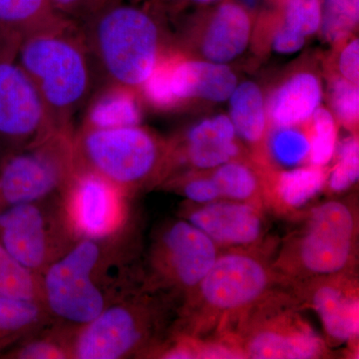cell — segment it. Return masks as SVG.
Returning <instances> with one entry per match:
<instances>
[{"mask_svg": "<svg viewBox=\"0 0 359 359\" xmlns=\"http://www.w3.org/2000/svg\"><path fill=\"white\" fill-rule=\"evenodd\" d=\"M230 117L236 133L250 143L264 138L268 125L266 100L259 85L252 81L238 84L229 98Z\"/></svg>", "mask_w": 359, "mask_h": 359, "instance_id": "cell-22", "label": "cell"}, {"mask_svg": "<svg viewBox=\"0 0 359 359\" xmlns=\"http://www.w3.org/2000/svg\"><path fill=\"white\" fill-rule=\"evenodd\" d=\"M311 301L330 339L344 342L358 334V301L344 287L325 283L316 290Z\"/></svg>", "mask_w": 359, "mask_h": 359, "instance_id": "cell-21", "label": "cell"}, {"mask_svg": "<svg viewBox=\"0 0 359 359\" xmlns=\"http://www.w3.org/2000/svg\"><path fill=\"white\" fill-rule=\"evenodd\" d=\"M161 18L150 7L117 0L82 21L80 29L103 84L140 92L166 50Z\"/></svg>", "mask_w": 359, "mask_h": 359, "instance_id": "cell-1", "label": "cell"}, {"mask_svg": "<svg viewBox=\"0 0 359 359\" xmlns=\"http://www.w3.org/2000/svg\"><path fill=\"white\" fill-rule=\"evenodd\" d=\"M237 85V75L228 65L171 52L170 87L176 107L190 100L224 102Z\"/></svg>", "mask_w": 359, "mask_h": 359, "instance_id": "cell-12", "label": "cell"}, {"mask_svg": "<svg viewBox=\"0 0 359 359\" xmlns=\"http://www.w3.org/2000/svg\"><path fill=\"white\" fill-rule=\"evenodd\" d=\"M219 0H149V7L160 15H178L191 6H209Z\"/></svg>", "mask_w": 359, "mask_h": 359, "instance_id": "cell-36", "label": "cell"}, {"mask_svg": "<svg viewBox=\"0 0 359 359\" xmlns=\"http://www.w3.org/2000/svg\"><path fill=\"white\" fill-rule=\"evenodd\" d=\"M145 334L143 320L126 306H106L93 320L83 325L73 347L79 359H117L128 355Z\"/></svg>", "mask_w": 359, "mask_h": 359, "instance_id": "cell-11", "label": "cell"}, {"mask_svg": "<svg viewBox=\"0 0 359 359\" xmlns=\"http://www.w3.org/2000/svg\"><path fill=\"white\" fill-rule=\"evenodd\" d=\"M276 20L308 39L320 32L323 18L321 0H271Z\"/></svg>", "mask_w": 359, "mask_h": 359, "instance_id": "cell-24", "label": "cell"}, {"mask_svg": "<svg viewBox=\"0 0 359 359\" xmlns=\"http://www.w3.org/2000/svg\"><path fill=\"white\" fill-rule=\"evenodd\" d=\"M139 92L118 85L102 84L88 101L83 126L117 128L135 126L141 121Z\"/></svg>", "mask_w": 359, "mask_h": 359, "instance_id": "cell-20", "label": "cell"}, {"mask_svg": "<svg viewBox=\"0 0 359 359\" xmlns=\"http://www.w3.org/2000/svg\"><path fill=\"white\" fill-rule=\"evenodd\" d=\"M1 245L21 264L34 271L48 256L46 222L34 203L11 205L0 212Z\"/></svg>", "mask_w": 359, "mask_h": 359, "instance_id": "cell-14", "label": "cell"}, {"mask_svg": "<svg viewBox=\"0 0 359 359\" xmlns=\"http://www.w3.org/2000/svg\"><path fill=\"white\" fill-rule=\"evenodd\" d=\"M183 191L189 200L203 205L215 202L221 198L212 178L190 180L184 185Z\"/></svg>", "mask_w": 359, "mask_h": 359, "instance_id": "cell-35", "label": "cell"}, {"mask_svg": "<svg viewBox=\"0 0 359 359\" xmlns=\"http://www.w3.org/2000/svg\"><path fill=\"white\" fill-rule=\"evenodd\" d=\"M18 43L0 49V137L14 145L36 143L56 128L32 79L16 59Z\"/></svg>", "mask_w": 359, "mask_h": 359, "instance_id": "cell-6", "label": "cell"}, {"mask_svg": "<svg viewBox=\"0 0 359 359\" xmlns=\"http://www.w3.org/2000/svg\"><path fill=\"white\" fill-rule=\"evenodd\" d=\"M269 283L268 271L256 259L229 254L216 259L198 287L210 308L233 311L256 302Z\"/></svg>", "mask_w": 359, "mask_h": 359, "instance_id": "cell-10", "label": "cell"}, {"mask_svg": "<svg viewBox=\"0 0 359 359\" xmlns=\"http://www.w3.org/2000/svg\"><path fill=\"white\" fill-rule=\"evenodd\" d=\"M328 98L337 119L344 126L354 128L359 118L358 84L332 75L328 82Z\"/></svg>", "mask_w": 359, "mask_h": 359, "instance_id": "cell-30", "label": "cell"}, {"mask_svg": "<svg viewBox=\"0 0 359 359\" xmlns=\"http://www.w3.org/2000/svg\"><path fill=\"white\" fill-rule=\"evenodd\" d=\"M355 229V219L346 205L332 201L318 205L299 241L302 268L318 276L340 273L351 261Z\"/></svg>", "mask_w": 359, "mask_h": 359, "instance_id": "cell-7", "label": "cell"}, {"mask_svg": "<svg viewBox=\"0 0 359 359\" xmlns=\"http://www.w3.org/2000/svg\"><path fill=\"white\" fill-rule=\"evenodd\" d=\"M306 37L290 29L282 23H276L275 32L271 36V48L276 53L292 54L301 50L306 44Z\"/></svg>", "mask_w": 359, "mask_h": 359, "instance_id": "cell-33", "label": "cell"}, {"mask_svg": "<svg viewBox=\"0 0 359 359\" xmlns=\"http://www.w3.org/2000/svg\"><path fill=\"white\" fill-rule=\"evenodd\" d=\"M68 216L83 238L99 240L122 224V189L89 171H76L69 182Z\"/></svg>", "mask_w": 359, "mask_h": 359, "instance_id": "cell-8", "label": "cell"}, {"mask_svg": "<svg viewBox=\"0 0 359 359\" xmlns=\"http://www.w3.org/2000/svg\"><path fill=\"white\" fill-rule=\"evenodd\" d=\"M75 21L62 15L51 0H0V39L20 43L35 33Z\"/></svg>", "mask_w": 359, "mask_h": 359, "instance_id": "cell-19", "label": "cell"}, {"mask_svg": "<svg viewBox=\"0 0 359 359\" xmlns=\"http://www.w3.org/2000/svg\"><path fill=\"white\" fill-rule=\"evenodd\" d=\"M73 133L55 130L4 162L0 196L9 205L35 203L69 183L76 172Z\"/></svg>", "mask_w": 359, "mask_h": 359, "instance_id": "cell-4", "label": "cell"}, {"mask_svg": "<svg viewBox=\"0 0 359 359\" xmlns=\"http://www.w3.org/2000/svg\"><path fill=\"white\" fill-rule=\"evenodd\" d=\"M196 14L192 45L201 59L226 63L244 53L252 37V16L235 0H219Z\"/></svg>", "mask_w": 359, "mask_h": 359, "instance_id": "cell-9", "label": "cell"}, {"mask_svg": "<svg viewBox=\"0 0 359 359\" xmlns=\"http://www.w3.org/2000/svg\"><path fill=\"white\" fill-rule=\"evenodd\" d=\"M114 1H117V0H87V16H88L90 13L96 11L97 9L106 6V4H109L111 2Z\"/></svg>", "mask_w": 359, "mask_h": 359, "instance_id": "cell-39", "label": "cell"}, {"mask_svg": "<svg viewBox=\"0 0 359 359\" xmlns=\"http://www.w3.org/2000/svg\"><path fill=\"white\" fill-rule=\"evenodd\" d=\"M100 259L96 240L83 238L47 269L43 292L52 313L83 327L107 306L105 295L94 280Z\"/></svg>", "mask_w": 359, "mask_h": 359, "instance_id": "cell-5", "label": "cell"}, {"mask_svg": "<svg viewBox=\"0 0 359 359\" xmlns=\"http://www.w3.org/2000/svg\"><path fill=\"white\" fill-rule=\"evenodd\" d=\"M323 98L320 77L311 71L295 72L278 85L266 100V115L275 127L309 121Z\"/></svg>", "mask_w": 359, "mask_h": 359, "instance_id": "cell-16", "label": "cell"}, {"mask_svg": "<svg viewBox=\"0 0 359 359\" xmlns=\"http://www.w3.org/2000/svg\"><path fill=\"white\" fill-rule=\"evenodd\" d=\"M339 75L344 79L358 84L359 81V41L358 39H351L340 50L339 55Z\"/></svg>", "mask_w": 359, "mask_h": 359, "instance_id": "cell-34", "label": "cell"}, {"mask_svg": "<svg viewBox=\"0 0 359 359\" xmlns=\"http://www.w3.org/2000/svg\"><path fill=\"white\" fill-rule=\"evenodd\" d=\"M327 181L323 167L295 168L283 172L278 180V192L290 207H302L320 192Z\"/></svg>", "mask_w": 359, "mask_h": 359, "instance_id": "cell-23", "label": "cell"}, {"mask_svg": "<svg viewBox=\"0 0 359 359\" xmlns=\"http://www.w3.org/2000/svg\"><path fill=\"white\" fill-rule=\"evenodd\" d=\"M162 254L169 275L185 287H198L218 259L216 244L185 221L168 229L163 237Z\"/></svg>", "mask_w": 359, "mask_h": 359, "instance_id": "cell-13", "label": "cell"}, {"mask_svg": "<svg viewBox=\"0 0 359 359\" xmlns=\"http://www.w3.org/2000/svg\"><path fill=\"white\" fill-rule=\"evenodd\" d=\"M18 358L26 359L65 358V351L55 344L47 341H36L23 347Z\"/></svg>", "mask_w": 359, "mask_h": 359, "instance_id": "cell-37", "label": "cell"}, {"mask_svg": "<svg viewBox=\"0 0 359 359\" xmlns=\"http://www.w3.org/2000/svg\"><path fill=\"white\" fill-rule=\"evenodd\" d=\"M237 133L230 117L216 115L203 120L187 133L185 155L199 169H214L237 157Z\"/></svg>", "mask_w": 359, "mask_h": 359, "instance_id": "cell-18", "label": "cell"}, {"mask_svg": "<svg viewBox=\"0 0 359 359\" xmlns=\"http://www.w3.org/2000/svg\"><path fill=\"white\" fill-rule=\"evenodd\" d=\"M320 32L325 40L339 43L358 25L359 0H321Z\"/></svg>", "mask_w": 359, "mask_h": 359, "instance_id": "cell-26", "label": "cell"}, {"mask_svg": "<svg viewBox=\"0 0 359 359\" xmlns=\"http://www.w3.org/2000/svg\"><path fill=\"white\" fill-rule=\"evenodd\" d=\"M211 178L218 189L219 196L231 200L249 199L257 189L254 172L245 165L233 161L217 167Z\"/></svg>", "mask_w": 359, "mask_h": 359, "instance_id": "cell-28", "label": "cell"}, {"mask_svg": "<svg viewBox=\"0 0 359 359\" xmlns=\"http://www.w3.org/2000/svg\"><path fill=\"white\" fill-rule=\"evenodd\" d=\"M295 127H275L269 136V153L283 166H299L309 159V137Z\"/></svg>", "mask_w": 359, "mask_h": 359, "instance_id": "cell-27", "label": "cell"}, {"mask_svg": "<svg viewBox=\"0 0 359 359\" xmlns=\"http://www.w3.org/2000/svg\"><path fill=\"white\" fill-rule=\"evenodd\" d=\"M41 309L36 301L0 295V334L21 332L39 323Z\"/></svg>", "mask_w": 359, "mask_h": 359, "instance_id": "cell-31", "label": "cell"}, {"mask_svg": "<svg viewBox=\"0 0 359 359\" xmlns=\"http://www.w3.org/2000/svg\"><path fill=\"white\" fill-rule=\"evenodd\" d=\"M311 119L313 133L309 137V164L316 167H325L332 159L337 150V122L334 114L323 107H318L316 110Z\"/></svg>", "mask_w": 359, "mask_h": 359, "instance_id": "cell-29", "label": "cell"}, {"mask_svg": "<svg viewBox=\"0 0 359 359\" xmlns=\"http://www.w3.org/2000/svg\"><path fill=\"white\" fill-rule=\"evenodd\" d=\"M337 161L328 178V185L334 192L351 188L359 177V145L356 137H347L337 148Z\"/></svg>", "mask_w": 359, "mask_h": 359, "instance_id": "cell-32", "label": "cell"}, {"mask_svg": "<svg viewBox=\"0 0 359 359\" xmlns=\"http://www.w3.org/2000/svg\"><path fill=\"white\" fill-rule=\"evenodd\" d=\"M73 150L76 171L99 175L122 190L154 178L167 157L162 142L139 125L82 127L73 135Z\"/></svg>", "mask_w": 359, "mask_h": 359, "instance_id": "cell-3", "label": "cell"}, {"mask_svg": "<svg viewBox=\"0 0 359 359\" xmlns=\"http://www.w3.org/2000/svg\"><path fill=\"white\" fill-rule=\"evenodd\" d=\"M39 285L33 271L21 264L0 245V295L36 301Z\"/></svg>", "mask_w": 359, "mask_h": 359, "instance_id": "cell-25", "label": "cell"}, {"mask_svg": "<svg viewBox=\"0 0 359 359\" xmlns=\"http://www.w3.org/2000/svg\"><path fill=\"white\" fill-rule=\"evenodd\" d=\"M59 13L65 18L82 22L87 16V0H51Z\"/></svg>", "mask_w": 359, "mask_h": 359, "instance_id": "cell-38", "label": "cell"}, {"mask_svg": "<svg viewBox=\"0 0 359 359\" xmlns=\"http://www.w3.org/2000/svg\"><path fill=\"white\" fill-rule=\"evenodd\" d=\"M16 59L36 87L56 128L73 133V118L88 103L97 81L77 22L25 37L18 44Z\"/></svg>", "mask_w": 359, "mask_h": 359, "instance_id": "cell-2", "label": "cell"}, {"mask_svg": "<svg viewBox=\"0 0 359 359\" xmlns=\"http://www.w3.org/2000/svg\"><path fill=\"white\" fill-rule=\"evenodd\" d=\"M191 224L216 244L245 245L257 242L262 221L254 208L236 202H212L191 214Z\"/></svg>", "mask_w": 359, "mask_h": 359, "instance_id": "cell-15", "label": "cell"}, {"mask_svg": "<svg viewBox=\"0 0 359 359\" xmlns=\"http://www.w3.org/2000/svg\"><path fill=\"white\" fill-rule=\"evenodd\" d=\"M323 342L302 323L276 320L255 332L245 346V353L257 359L314 358L323 351Z\"/></svg>", "mask_w": 359, "mask_h": 359, "instance_id": "cell-17", "label": "cell"}]
</instances>
